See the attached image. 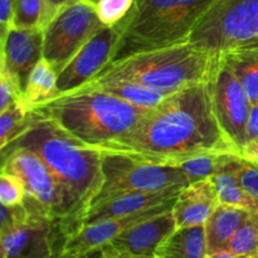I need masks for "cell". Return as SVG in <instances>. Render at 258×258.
Masks as SVG:
<instances>
[{"instance_id":"1f68e13d","label":"cell","mask_w":258,"mask_h":258,"mask_svg":"<svg viewBox=\"0 0 258 258\" xmlns=\"http://www.w3.org/2000/svg\"><path fill=\"white\" fill-rule=\"evenodd\" d=\"M13 0H0V38H4L12 27Z\"/></svg>"},{"instance_id":"d6a6232c","label":"cell","mask_w":258,"mask_h":258,"mask_svg":"<svg viewBox=\"0 0 258 258\" xmlns=\"http://www.w3.org/2000/svg\"><path fill=\"white\" fill-rule=\"evenodd\" d=\"M239 158L258 168V139L247 141L239 153Z\"/></svg>"},{"instance_id":"d6986e66","label":"cell","mask_w":258,"mask_h":258,"mask_svg":"<svg viewBox=\"0 0 258 258\" xmlns=\"http://www.w3.org/2000/svg\"><path fill=\"white\" fill-rule=\"evenodd\" d=\"M91 87L100 88L106 92L120 97L130 105L144 110H151L160 105L171 92L159 90V88L149 87L143 83L135 82L128 80H118V78H110V80H91L86 83ZM174 93V92H173Z\"/></svg>"},{"instance_id":"ffe728a7","label":"cell","mask_w":258,"mask_h":258,"mask_svg":"<svg viewBox=\"0 0 258 258\" xmlns=\"http://www.w3.org/2000/svg\"><path fill=\"white\" fill-rule=\"evenodd\" d=\"M208 254L206 227L176 228L155 251L156 258H204Z\"/></svg>"},{"instance_id":"f1b7e54d","label":"cell","mask_w":258,"mask_h":258,"mask_svg":"<svg viewBox=\"0 0 258 258\" xmlns=\"http://www.w3.org/2000/svg\"><path fill=\"white\" fill-rule=\"evenodd\" d=\"M27 190L23 181L13 174H0V203L2 206H19L24 203Z\"/></svg>"},{"instance_id":"836d02e7","label":"cell","mask_w":258,"mask_h":258,"mask_svg":"<svg viewBox=\"0 0 258 258\" xmlns=\"http://www.w3.org/2000/svg\"><path fill=\"white\" fill-rule=\"evenodd\" d=\"M254 139H258V103L252 106L248 126H247V141Z\"/></svg>"},{"instance_id":"4fadbf2b","label":"cell","mask_w":258,"mask_h":258,"mask_svg":"<svg viewBox=\"0 0 258 258\" xmlns=\"http://www.w3.org/2000/svg\"><path fill=\"white\" fill-rule=\"evenodd\" d=\"M44 32L43 29H20L10 27L2 39V60L4 68L24 93L28 80L43 58Z\"/></svg>"},{"instance_id":"d4e9b609","label":"cell","mask_w":258,"mask_h":258,"mask_svg":"<svg viewBox=\"0 0 258 258\" xmlns=\"http://www.w3.org/2000/svg\"><path fill=\"white\" fill-rule=\"evenodd\" d=\"M49 22L47 0H13L12 27L44 29Z\"/></svg>"},{"instance_id":"8992f818","label":"cell","mask_w":258,"mask_h":258,"mask_svg":"<svg viewBox=\"0 0 258 258\" xmlns=\"http://www.w3.org/2000/svg\"><path fill=\"white\" fill-rule=\"evenodd\" d=\"M2 171L17 175L23 181L27 196L60 221L67 238L81 228V216L75 199L37 154L25 148L3 151Z\"/></svg>"},{"instance_id":"9c48e42d","label":"cell","mask_w":258,"mask_h":258,"mask_svg":"<svg viewBox=\"0 0 258 258\" xmlns=\"http://www.w3.org/2000/svg\"><path fill=\"white\" fill-rule=\"evenodd\" d=\"M106 25L96 12V5L76 0L58 10L44 32L43 58L58 73Z\"/></svg>"},{"instance_id":"4316f807","label":"cell","mask_w":258,"mask_h":258,"mask_svg":"<svg viewBox=\"0 0 258 258\" xmlns=\"http://www.w3.org/2000/svg\"><path fill=\"white\" fill-rule=\"evenodd\" d=\"M228 251L244 258L258 253V212H253L237 231L229 242Z\"/></svg>"},{"instance_id":"5bb4252c","label":"cell","mask_w":258,"mask_h":258,"mask_svg":"<svg viewBox=\"0 0 258 258\" xmlns=\"http://www.w3.org/2000/svg\"><path fill=\"white\" fill-rule=\"evenodd\" d=\"M174 202L175 201L146 209V211L138 212V213L128 214L125 217H117V218L105 219V221L82 227L76 233H73L72 236L66 239L64 244H63L62 249L57 257L76 256V254L90 252L92 249L102 248L103 246L110 243L112 239H115L118 234L122 233L128 227L151 218L154 216L164 213V212L171 211Z\"/></svg>"},{"instance_id":"4dcf8cb0","label":"cell","mask_w":258,"mask_h":258,"mask_svg":"<svg viewBox=\"0 0 258 258\" xmlns=\"http://www.w3.org/2000/svg\"><path fill=\"white\" fill-rule=\"evenodd\" d=\"M24 100V93L20 90L12 76L0 67V112L8 110L10 106Z\"/></svg>"},{"instance_id":"30bf717a","label":"cell","mask_w":258,"mask_h":258,"mask_svg":"<svg viewBox=\"0 0 258 258\" xmlns=\"http://www.w3.org/2000/svg\"><path fill=\"white\" fill-rule=\"evenodd\" d=\"M24 206L27 218L0 232L2 258H55L67 239L62 223L30 197Z\"/></svg>"},{"instance_id":"9a60e30c","label":"cell","mask_w":258,"mask_h":258,"mask_svg":"<svg viewBox=\"0 0 258 258\" xmlns=\"http://www.w3.org/2000/svg\"><path fill=\"white\" fill-rule=\"evenodd\" d=\"M183 188L184 186H171L158 191H136L106 199L87 209L81 221V228L105 219L125 217L173 202Z\"/></svg>"},{"instance_id":"484cf974","label":"cell","mask_w":258,"mask_h":258,"mask_svg":"<svg viewBox=\"0 0 258 258\" xmlns=\"http://www.w3.org/2000/svg\"><path fill=\"white\" fill-rule=\"evenodd\" d=\"M33 108L24 100L0 112V149L4 150L32 121Z\"/></svg>"},{"instance_id":"8fae6325","label":"cell","mask_w":258,"mask_h":258,"mask_svg":"<svg viewBox=\"0 0 258 258\" xmlns=\"http://www.w3.org/2000/svg\"><path fill=\"white\" fill-rule=\"evenodd\" d=\"M208 86L217 120L239 155L247 143V126L253 105L221 58H218Z\"/></svg>"},{"instance_id":"7a4b0ae2","label":"cell","mask_w":258,"mask_h":258,"mask_svg":"<svg viewBox=\"0 0 258 258\" xmlns=\"http://www.w3.org/2000/svg\"><path fill=\"white\" fill-rule=\"evenodd\" d=\"M25 148L37 154L75 199L81 221L103 183L102 154L33 111L29 125L2 151Z\"/></svg>"},{"instance_id":"ba28073f","label":"cell","mask_w":258,"mask_h":258,"mask_svg":"<svg viewBox=\"0 0 258 258\" xmlns=\"http://www.w3.org/2000/svg\"><path fill=\"white\" fill-rule=\"evenodd\" d=\"M102 154L103 183L91 206L121 194L136 191H158L171 186H185V174L175 166L145 163L117 153Z\"/></svg>"},{"instance_id":"277c9868","label":"cell","mask_w":258,"mask_h":258,"mask_svg":"<svg viewBox=\"0 0 258 258\" xmlns=\"http://www.w3.org/2000/svg\"><path fill=\"white\" fill-rule=\"evenodd\" d=\"M218 58L188 40L108 62L92 80L135 81L173 93L188 86L208 82Z\"/></svg>"},{"instance_id":"cb8c5ba5","label":"cell","mask_w":258,"mask_h":258,"mask_svg":"<svg viewBox=\"0 0 258 258\" xmlns=\"http://www.w3.org/2000/svg\"><path fill=\"white\" fill-rule=\"evenodd\" d=\"M216 183L221 203L241 207L251 212H258V198L246 190L231 171L229 165L212 178Z\"/></svg>"},{"instance_id":"6da1fadb","label":"cell","mask_w":258,"mask_h":258,"mask_svg":"<svg viewBox=\"0 0 258 258\" xmlns=\"http://www.w3.org/2000/svg\"><path fill=\"white\" fill-rule=\"evenodd\" d=\"M95 149L163 166L206 154L238 155L217 120L208 82L171 93L131 133Z\"/></svg>"},{"instance_id":"f546056e","label":"cell","mask_w":258,"mask_h":258,"mask_svg":"<svg viewBox=\"0 0 258 258\" xmlns=\"http://www.w3.org/2000/svg\"><path fill=\"white\" fill-rule=\"evenodd\" d=\"M229 169L236 175L237 180L248 193L258 198V168L252 165L242 158H236L231 164Z\"/></svg>"},{"instance_id":"ac0fdd59","label":"cell","mask_w":258,"mask_h":258,"mask_svg":"<svg viewBox=\"0 0 258 258\" xmlns=\"http://www.w3.org/2000/svg\"><path fill=\"white\" fill-rule=\"evenodd\" d=\"M252 213L241 207L219 203L204 224L208 253L228 249L231 239Z\"/></svg>"},{"instance_id":"7402d4cb","label":"cell","mask_w":258,"mask_h":258,"mask_svg":"<svg viewBox=\"0 0 258 258\" xmlns=\"http://www.w3.org/2000/svg\"><path fill=\"white\" fill-rule=\"evenodd\" d=\"M57 72L44 58L37 63L28 80L24 101L32 108L43 105L58 96Z\"/></svg>"},{"instance_id":"8d00e7d4","label":"cell","mask_w":258,"mask_h":258,"mask_svg":"<svg viewBox=\"0 0 258 258\" xmlns=\"http://www.w3.org/2000/svg\"><path fill=\"white\" fill-rule=\"evenodd\" d=\"M57 258H106L105 253H103L102 248L92 249L90 252H85V253L76 254V256H70V257H57Z\"/></svg>"},{"instance_id":"e0dca14e","label":"cell","mask_w":258,"mask_h":258,"mask_svg":"<svg viewBox=\"0 0 258 258\" xmlns=\"http://www.w3.org/2000/svg\"><path fill=\"white\" fill-rule=\"evenodd\" d=\"M219 203L221 201L213 179L207 178L189 183L178 194L171 209L176 228L204 226Z\"/></svg>"},{"instance_id":"7c38bea8","label":"cell","mask_w":258,"mask_h":258,"mask_svg":"<svg viewBox=\"0 0 258 258\" xmlns=\"http://www.w3.org/2000/svg\"><path fill=\"white\" fill-rule=\"evenodd\" d=\"M120 38L118 24L106 25L88 40L57 76L58 96L90 82L112 58ZM57 96V97H58Z\"/></svg>"},{"instance_id":"52a82bcc","label":"cell","mask_w":258,"mask_h":258,"mask_svg":"<svg viewBox=\"0 0 258 258\" xmlns=\"http://www.w3.org/2000/svg\"><path fill=\"white\" fill-rule=\"evenodd\" d=\"M189 42L219 55L236 48L258 47V0H216Z\"/></svg>"},{"instance_id":"d590c367","label":"cell","mask_w":258,"mask_h":258,"mask_svg":"<svg viewBox=\"0 0 258 258\" xmlns=\"http://www.w3.org/2000/svg\"><path fill=\"white\" fill-rule=\"evenodd\" d=\"M76 2V0H47L48 4V14H49V20L54 17L55 13L59 9H62L66 5L71 4V3Z\"/></svg>"},{"instance_id":"603a6c76","label":"cell","mask_w":258,"mask_h":258,"mask_svg":"<svg viewBox=\"0 0 258 258\" xmlns=\"http://www.w3.org/2000/svg\"><path fill=\"white\" fill-rule=\"evenodd\" d=\"M236 158H238L236 154H206L185 159L176 164L175 168H179L185 174L189 183H193L202 179L213 178L224 170Z\"/></svg>"},{"instance_id":"44dd1931","label":"cell","mask_w":258,"mask_h":258,"mask_svg":"<svg viewBox=\"0 0 258 258\" xmlns=\"http://www.w3.org/2000/svg\"><path fill=\"white\" fill-rule=\"evenodd\" d=\"M219 58L237 78L252 105L258 103V47L229 49Z\"/></svg>"},{"instance_id":"2e32d148","label":"cell","mask_w":258,"mask_h":258,"mask_svg":"<svg viewBox=\"0 0 258 258\" xmlns=\"http://www.w3.org/2000/svg\"><path fill=\"white\" fill-rule=\"evenodd\" d=\"M175 229L176 223L173 212L168 211L128 227L107 244L118 251L155 256L159 244Z\"/></svg>"},{"instance_id":"f35d334b","label":"cell","mask_w":258,"mask_h":258,"mask_svg":"<svg viewBox=\"0 0 258 258\" xmlns=\"http://www.w3.org/2000/svg\"><path fill=\"white\" fill-rule=\"evenodd\" d=\"M82 2L88 3V4H93V5H96V3H97V0H82Z\"/></svg>"},{"instance_id":"5b68a950","label":"cell","mask_w":258,"mask_h":258,"mask_svg":"<svg viewBox=\"0 0 258 258\" xmlns=\"http://www.w3.org/2000/svg\"><path fill=\"white\" fill-rule=\"evenodd\" d=\"M216 0H135L120 23V38L110 62L144 50L188 42Z\"/></svg>"},{"instance_id":"83f0119b","label":"cell","mask_w":258,"mask_h":258,"mask_svg":"<svg viewBox=\"0 0 258 258\" xmlns=\"http://www.w3.org/2000/svg\"><path fill=\"white\" fill-rule=\"evenodd\" d=\"M135 0H97L96 12L105 25H115L127 17Z\"/></svg>"},{"instance_id":"e575fe53","label":"cell","mask_w":258,"mask_h":258,"mask_svg":"<svg viewBox=\"0 0 258 258\" xmlns=\"http://www.w3.org/2000/svg\"><path fill=\"white\" fill-rule=\"evenodd\" d=\"M103 253H105L106 258H156L155 256H143V254H134L130 252H123L115 249L111 247L110 244H106L102 247Z\"/></svg>"},{"instance_id":"3957f363","label":"cell","mask_w":258,"mask_h":258,"mask_svg":"<svg viewBox=\"0 0 258 258\" xmlns=\"http://www.w3.org/2000/svg\"><path fill=\"white\" fill-rule=\"evenodd\" d=\"M33 111L88 146L103 145L127 135L150 110L130 105L100 88L83 85Z\"/></svg>"},{"instance_id":"ab89813d","label":"cell","mask_w":258,"mask_h":258,"mask_svg":"<svg viewBox=\"0 0 258 258\" xmlns=\"http://www.w3.org/2000/svg\"><path fill=\"white\" fill-rule=\"evenodd\" d=\"M249 258H258V253H257V254H254V256H252V257H249Z\"/></svg>"},{"instance_id":"74e56055","label":"cell","mask_w":258,"mask_h":258,"mask_svg":"<svg viewBox=\"0 0 258 258\" xmlns=\"http://www.w3.org/2000/svg\"><path fill=\"white\" fill-rule=\"evenodd\" d=\"M204 258H244V257H239L237 256V254L232 253V252L228 251V249H223V251L214 252V253H208Z\"/></svg>"}]
</instances>
